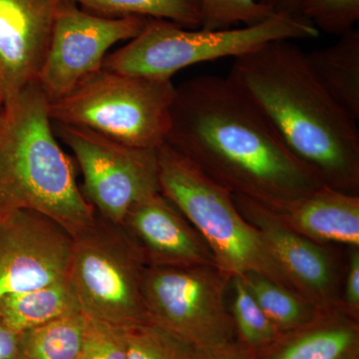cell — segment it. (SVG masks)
Segmentation results:
<instances>
[{"label": "cell", "mask_w": 359, "mask_h": 359, "mask_svg": "<svg viewBox=\"0 0 359 359\" xmlns=\"http://www.w3.org/2000/svg\"><path fill=\"white\" fill-rule=\"evenodd\" d=\"M166 144L231 195L268 209L327 186L229 77L177 87Z\"/></svg>", "instance_id": "cell-1"}, {"label": "cell", "mask_w": 359, "mask_h": 359, "mask_svg": "<svg viewBox=\"0 0 359 359\" xmlns=\"http://www.w3.org/2000/svg\"><path fill=\"white\" fill-rule=\"evenodd\" d=\"M228 77L325 185L358 194V121L318 81L306 52L275 40L233 58Z\"/></svg>", "instance_id": "cell-2"}, {"label": "cell", "mask_w": 359, "mask_h": 359, "mask_svg": "<svg viewBox=\"0 0 359 359\" xmlns=\"http://www.w3.org/2000/svg\"><path fill=\"white\" fill-rule=\"evenodd\" d=\"M49 102L36 82L4 107L0 124V217L32 210L72 237L95 219L78 185L76 168L54 132Z\"/></svg>", "instance_id": "cell-3"}, {"label": "cell", "mask_w": 359, "mask_h": 359, "mask_svg": "<svg viewBox=\"0 0 359 359\" xmlns=\"http://www.w3.org/2000/svg\"><path fill=\"white\" fill-rule=\"evenodd\" d=\"M157 153L161 193L204 238L219 268L231 278L261 273L294 290L233 195L166 143Z\"/></svg>", "instance_id": "cell-4"}, {"label": "cell", "mask_w": 359, "mask_h": 359, "mask_svg": "<svg viewBox=\"0 0 359 359\" xmlns=\"http://www.w3.org/2000/svg\"><path fill=\"white\" fill-rule=\"evenodd\" d=\"M176 88L172 79L102 69L63 98L49 103L51 121L83 127L142 149L166 143Z\"/></svg>", "instance_id": "cell-5"}, {"label": "cell", "mask_w": 359, "mask_h": 359, "mask_svg": "<svg viewBox=\"0 0 359 359\" xmlns=\"http://www.w3.org/2000/svg\"><path fill=\"white\" fill-rule=\"evenodd\" d=\"M318 36L311 23L285 14L237 29H189L171 21L148 20L140 34L104 61L103 69L122 74L172 79L183 68L224 57H238L275 40Z\"/></svg>", "instance_id": "cell-6"}, {"label": "cell", "mask_w": 359, "mask_h": 359, "mask_svg": "<svg viewBox=\"0 0 359 359\" xmlns=\"http://www.w3.org/2000/svg\"><path fill=\"white\" fill-rule=\"evenodd\" d=\"M146 268L122 226L97 214L73 237L68 280L89 320L122 327L150 323L142 294Z\"/></svg>", "instance_id": "cell-7"}, {"label": "cell", "mask_w": 359, "mask_h": 359, "mask_svg": "<svg viewBox=\"0 0 359 359\" xmlns=\"http://www.w3.org/2000/svg\"><path fill=\"white\" fill-rule=\"evenodd\" d=\"M231 278L215 266H147L142 294L149 321L196 348L238 344L226 304Z\"/></svg>", "instance_id": "cell-8"}, {"label": "cell", "mask_w": 359, "mask_h": 359, "mask_svg": "<svg viewBox=\"0 0 359 359\" xmlns=\"http://www.w3.org/2000/svg\"><path fill=\"white\" fill-rule=\"evenodd\" d=\"M83 175L85 199L106 221L121 224L132 208L160 193L157 149L125 145L83 127L54 123Z\"/></svg>", "instance_id": "cell-9"}, {"label": "cell", "mask_w": 359, "mask_h": 359, "mask_svg": "<svg viewBox=\"0 0 359 359\" xmlns=\"http://www.w3.org/2000/svg\"><path fill=\"white\" fill-rule=\"evenodd\" d=\"M150 18H112L62 0L36 83L49 103L59 100L103 69L111 47L135 39Z\"/></svg>", "instance_id": "cell-10"}, {"label": "cell", "mask_w": 359, "mask_h": 359, "mask_svg": "<svg viewBox=\"0 0 359 359\" xmlns=\"http://www.w3.org/2000/svg\"><path fill=\"white\" fill-rule=\"evenodd\" d=\"M72 244L68 231L41 212L0 217V297L67 280Z\"/></svg>", "instance_id": "cell-11"}, {"label": "cell", "mask_w": 359, "mask_h": 359, "mask_svg": "<svg viewBox=\"0 0 359 359\" xmlns=\"http://www.w3.org/2000/svg\"><path fill=\"white\" fill-rule=\"evenodd\" d=\"M233 199L294 292L318 309L341 304L337 266L320 244L290 230L257 202L238 196Z\"/></svg>", "instance_id": "cell-12"}, {"label": "cell", "mask_w": 359, "mask_h": 359, "mask_svg": "<svg viewBox=\"0 0 359 359\" xmlns=\"http://www.w3.org/2000/svg\"><path fill=\"white\" fill-rule=\"evenodd\" d=\"M62 0H0V102L36 82Z\"/></svg>", "instance_id": "cell-13"}, {"label": "cell", "mask_w": 359, "mask_h": 359, "mask_svg": "<svg viewBox=\"0 0 359 359\" xmlns=\"http://www.w3.org/2000/svg\"><path fill=\"white\" fill-rule=\"evenodd\" d=\"M120 226L147 266H218L204 238L161 192L132 208Z\"/></svg>", "instance_id": "cell-14"}, {"label": "cell", "mask_w": 359, "mask_h": 359, "mask_svg": "<svg viewBox=\"0 0 359 359\" xmlns=\"http://www.w3.org/2000/svg\"><path fill=\"white\" fill-rule=\"evenodd\" d=\"M268 210L290 230L314 243H339L359 248L358 194L325 186Z\"/></svg>", "instance_id": "cell-15"}, {"label": "cell", "mask_w": 359, "mask_h": 359, "mask_svg": "<svg viewBox=\"0 0 359 359\" xmlns=\"http://www.w3.org/2000/svg\"><path fill=\"white\" fill-rule=\"evenodd\" d=\"M255 359H359V323L342 304L283 332Z\"/></svg>", "instance_id": "cell-16"}, {"label": "cell", "mask_w": 359, "mask_h": 359, "mask_svg": "<svg viewBox=\"0 0 359 359\" xmlns=\"http://www.w3.org/2000/svg\"><path fill=\"white\" fill-rule=\"evenodd\" d=\"M337 43L306 53L318 81L354 120H359V30L339 36Z\"/></svg>", "instance_id": "cell-17"}, {"label": "cell", "mask_w": 359, "mask_h": 359, "mask_svg": "<svg viewBox=\"0 0 359 359\" xmlns=\"http://www.w3.org/2000/svg\"><path fill=\"white\" fill-rule=\"evenodd\" d=\"M81 313L69 280L0 297V321L16 334Z\"/></svg>", "instance_id": "cell-18"}, {"label": "cell", "mask_w": 359, "mask_h": 359, "mask_svg": "<svg viewBox=\"0 0 359 359\" xmlns=\"http://www.w3.org/2000/svg\"><path fill=\"white\" fill-rule=\"evenodd\" d=\"M88 318L76 313L20 334L21 359H78Z\"/></svg>", "instance_id": "cell-19"}, {"label": "cell", "mask_w": 359, "mask_h": 359, "mask_svg": "<svg viewBox=\"0 0 359 359\" xmlns=\"http://www.w3.org/2000/svg\"><path fill=\"white\" fill-rule=\"evenodd\" d=\"M84 11L121 18L139 16L171 21L182 27H201V0H71Z\"/></svg>", "instance_id": "cell-20"}, {"label": "cell", "mask_w": 359, "mask_h": 359, "mask_svg": "<svg viewBox=\"0 0 359 359\" xmlns=\"http://www.w3.org/2000/svg\"><path fill=\"white\" fill-rule=\"evenodd\" d=\"M241 278L259 308L282 334L309 323L320 311L294 290L261 273H248Z\"/></svg>", "instance_id": "cell-21"}, {"label": "cell", "mask_w": 359, "mask_h": 359, "mask_svg": "<svg viewBox=\"0 0 359 359\" xmlns=\"http://www.w3.org/2000/svg\"><path fill=\"white\" fill-rule=\"evenodd\" d=\"M231 283L233 297L230 311L238 344L255 355L273 344L282 332L259 308L241 276L231 278Z\"/></svg>", "instance_id": "cell-22"}, {"label": "cell", "mask_w": 359, "mask_h": 359, "mask_svg": "<svg viewBox=\"0 0 359 359\" xmlns=\"http://www.w3.org/2000/svg\"><path fill=\"white\" fill-rule=\"evenodd\" d=\"M127 359H192L194 346L152 323L125 327Z\"/></svg>", "instance_id": "cell-23"}, {"label": "cell", "mask_w": 359, "mask_h": 359, "mask_svg": "<svg viewBox=\"0 0 359 359\" xmlns=\"http://www.w3.org/2000/svg\"><path fill=\"white\" fill-rule=\"evenodd\" d=\"M273 13L261 0H201V29H231L238 23L252 26L263 22Z\"/></svg>", "instance_id": "cell-24"}, {"label": "cell", "mask_w": 359, "mask_h": 359, "mask_svg": "<svg viewBox=\"0 0 359 359\" xmlns=\"http://www.w3.org/2000/svg\"><path fill=\"white\" fill-rule=\"evenodd\" d=\"M299 14L316 29L341 36L359 20V0H299Z\"/></svg>", "instance_id": "cell-25"}, {"label": "cell", "mask_w": 359, "mask_h": 359, "mask_svg": "<svg viewBox=\"0 0 359 359\" xmlns=\"http://www.w3.org/2000/svg\"><path fill=\"white\" fill-rule=\"evenodd\" d=\"M78 359H127L125 327L88 318Z\"/></svg>", "instance_id": "cell-26"}, {"label": "cell", "mask_w": 359, "mask_h": 359, "mask_svg": "<svg viewBox=\"0 0 359 359\" xmlns=\"http://www.w3.org/2000/svg\"><path fill=\"white\" fill-rule=\"evenodd\" d=\"M344 309L359 320V250L353 248L349 257L348 271H347L344 299H341Z\"/></svg>", "instance_id": "cell-27"}, {"label": "cell", "mask_w": 359, "mask_h": 359, "mask_svg": "<svg viewBox=\"0 0 359 359\" xmlns=\"http://www.w3.org/2000/svg\"><path fill=\"white\" fill-rule=\"evenodd\" d=\"M192 359H255L250 353L238 344L219 348H196L194 347Z\"/></svg>", "instance_id": "cell-28"}, {"label": "cell", "mask_w": 359, "mask_h": 359, "mask_svg": "<svg viewBox=\"0 0 359 359\" xmlns=\"http://www.w3.org/2000/svg\"><path fill=\"white\" fill-rule=\"evenodd\" d=\"M0 359H21L20 334L7 328L0 321Z\"/></svg>", "instance_id": "cell-29"}, {"label": "cell", "mask_w": 359, "mask_h": 359, "mask_svg": "<svg viewBox=\"0 0 359 359\" xmlns=\"http://www.w3.org/2000/svg\"><path fill=\"white\" fill-rule=\"evenodd\" d=\"M261 4L268 7L273 14H285L301 18L299 14V0H261Z\"/></svg>", "instance_id": "cell-30"}, {"label": "cell", "mask_w": 359, "mask_h": 359, "mask_svg": "<svg viewBox=\"0 0 359 359\" xmlns=\"http://www.w3.org/2000/svg\"><path fill=\"white\" fill-rule=\"evenodd\" d=\"M2 118H4V106H2L1 102H0V124H1Z\"/></svg>", "instance_id": "cell-31"}]
</instances>
